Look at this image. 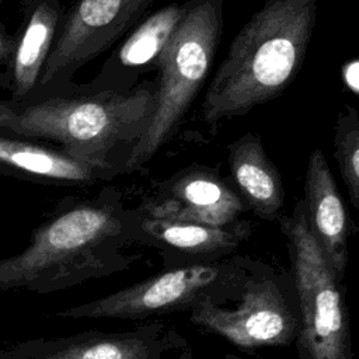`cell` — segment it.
<instances>
[{"mask_svg":"<svg viewBox=\"0 0 359 359\" xmlns=\"http://www.w3.org/2000/svg\"><path fill=\"white\" fill-rule=\"evenodd\" d=\"M140 240L139 209L105 187L93 199L66 205L38 226L20 254L0 259V290L50 293L125 271L137 257L121 250Z\"/></svg>","mask_w":359,"mask_h":359,"instance_id":"cell-1","label":"cell"},{"mask_svg":"<svg viewBox=\"0 0 359 359\" xmlns=\"http://www.w3.org/2000/svg\"><path fill=\"white\" fill-rule=\"evenodd\" d=\"M250 262L245 257H234L174 268L93 302L57 311L53 317L142 320L189 310L205 296L226 304L238 294Z\"/></svg>","mask_w":359,"mask_h":359,"instance_id":"cell-7","label":"cell"},{"mask_svg":"<svg viewBox=\"0 0 359 359\" xmlns=\"http://www.w3.org/2000/svg\"><path fill=\"white\" fill-rule=\"evenodd\" d=\"M278 220L292 261L299 310V359H352L342 283L311 233L304 199H299L292 213Z\"/></svg>","mask_w":359,"mask_h":359,"instance_id":"cell-5","label":"cell"},{"mask_svg":"<svg viewBox=\"0 0 359 359\" xmlns=\"http://www.w3.org/2000/svg\"><path fill=\"white\" fill-rule=\"evenodd\" d=\"M229 164L236 191L262 220L279 219L285 191L278 168L269 160L258 135L247 132L229 146Z\"/></svg>","mask_w":359,"mask_h":359,"instance_id":"cell-15","label":"cell"},{"mask_svg":"<svg viewBox=\"0 0 359 359\" xmlns=\"http://www.w3.org/2000/svg\"><path fill=\"white\" fill-rule=\"evenodd\" d=\"M4 1H6V0H0V6H1Z\"/></svg>","mask_w":359,"mask_h":359,"instance_id":"cell-20","label":"cell"},{"mask_svg":"<svg viewBox=\"0 0 359 359\" xmlns=\"http://www.w3.org/2000/svg\"><path fill=\"white\" fill-rule=\"evenodd\" d=\"M185 13V3H171L143 18L105 59L98 73L76 91H128L140 76L158 69L160 57Z\"/></svg>","mask_w":359,"mask_h":359,"instance_id":"cell-11","label":"cell"},{"mask_svg":"<svg viewBox=\"0 0 359 359\" xmlns=\"http://www.w3.org/2000/svg\"><path fill=\"white\" fill-rule=\"evenodd\" d=\"M14 46V32H8L7 27L0 22V91L7 90L8 77L7 69Z\"/></svg>","mask_w":359,"mask_h":359,"instance_id":"cell-18","label":"cell"},{"mask_svg":"<svg viewBox=\"0 0 359 359\" xmlns=\"http://www.w3.org/2000/svg\"><path fill=\"white\" fill-rule=\"evenodd\" d=\"M317 20L316 0H266L238 29L205 93L208 125L276 98L297 76Z\"/></svg>","mask_w":359,"mask_h":359,"instance_id":"cell-2","label":"cell"},{"mask_svg":"<svg viewBox=\"0 0 359 359\" xmlns=\"http://www.w3.org/2000/svg\"><path fill=\"white\" fill-rule=\"evenodd\" d=\"M0 172L57 187H93L121 174L59 146L6 132H0Z\"/></svg>","mask_w":359,"mask_h":359,"instance_id":"cell-12","label":"cell"},{"mask_svg":"<svg viewBox=\"0 0 359 359\" xmlns=\"http://www.w3.org/2000/svg\"><path fill=\"white\" fill-rule=\"evenodd\" d=\"M332 147L349 202L359 213V112L349 104L337 115Z\"/></svg>","mask_w":359,"mask_h":359,"instance_id":"cell-17","label":"cell"},{"mask_svg":"<svg viewBox=\"0 0 359 359\" xmlns=\"http://www.w3.org/2000/svg\"><path fill=\"white\" fill-rule=\"evenodd\" d=\"M137 209L149 217L226 227L248 208L217 170L191 165L157 184Z\"/></svg>","mask_w":359,"mask_h":359,"instance_id":"cell-9","label":"cell"},{"mask_svg":"<svg viewBox=\"0 0 359 359\" xmlns=\"http://www.w3.org/2000/svg\"><path fill=\"white\" fill-rule=\"evenodd\" d=\"M156 81L128 91H73L29 102L0 98V132L42 140L125 172V164L146 132Z\"/></svg>","mask_w":359,"mask_h":359,"instance_id":"cell-3","label":"cell"},{"mask_svg":"<svg viewBox=\"0 0 359 359\" xmlns=\"http://www.w3.org/2000/svg\"><path fill=\"white\" fill-rule=\"evenodd\" d=\"M250 231L247 222L217 227L156 219L140 213V240L153 241L188 255L209 257L212 261L231 254L250 236Z\"/></svg>","mask_w":359,"mask_h":359,"instance_id":"cell-16","label":"cell"},{"mask_svg":"<svg viewBox=\"0 0 359 359\" xmlns=\"http://www.w3.org/2000/svg\"><path fill=\"white\" fill-rule=\"evenodd\" d=\"M303 199L311 233L337 280L344 283L348 265L346 212L321 149H314L309 157Z\"/></svg>","mask_w":359,"mask_h":359,"instance_id":"cell-14","label":"cell"},{"mask_svg":"<svg viewBox=\"0 0 359 359\" xmlns=\"http://www.w3.org/2000/svg\"><path fill=\"white\" fill-rule=\"evenodd\" d=\"M293 283V282H292ZM233 306L201 297L188 311L192 324L243 349L289 346L299 334L294 287L272 266L252 261Z\"/></svg>","mask_w":359,"mask_h":359,"instance_id":"cell-6","label":"cell"},{"mask_svg":"<svg viewBox=\"0 0 359 359\" xmlns=\"http://www.w3.org/2000/svg\"><path fill=\"white\" fill-rule=\"evenodd\" d=\"M160 321L126 332H84L56 339L21 342L0 351V359H164L174 346Z\"/></svg>","mask_w":359,"mask_h":359,"instance_id":"cell-10","label":"cell"},{"mask_svg":"<svg viewBox=\"0 0 359 359\" xmlns=\"http://www.w3.org/2000/svg\"><path fill=\"white\" fill-rule=\"evenodd\" d=\"M154 0H76L29 101L73 93L74 74L133 29ZM27 101V102H29Z\"/></svg>","mask_w":359,"mask_h":359,"instance_id":"cell-8","label":"cell"},{"mask_svg":"<svg viewBox=\"0 0 359 359\" xmlns=\"http://www.w3.org/2000/svg\"><path fill=\"white\" fill-rule=\"evenodd\" d=\"M66 8L60 0H24L21 21L14 31L7 77L8 98L22 104L31 100L60 31Z\"/></svg>","mask_w":359,"mask_h":359,"instance_id":"cell-13","label":"cell"},{"mask_svg":"<svg viewBox=\"0 0 359 359\" xmlns=\"http://www.w3.org/2000/svg\"><path fill=\"white\" fill-rule=\"evenodd\" d=\"M223 32L222 0H188L158 62L149 126L132 150L125 172L140 170L175 133L203 86Z\"/></svg>","mask_w":359,"mask_h":359,"instance_id":"cell-4","label":"cell"},{"mask_svg":"<svg viewBox=\"0 0 359 359\" xmlns=\"http://www.w3.org/2000/svg\"><path fill=\"white\" fill-rule=\"evenodd\" d=\"M224 359H245V358L238 356V355H234V353H226V355H224Z\"/></svg>","mask_w":359,"mask_h":359,"instance_id":"cell-19","label":"cell"}]
</instances>
